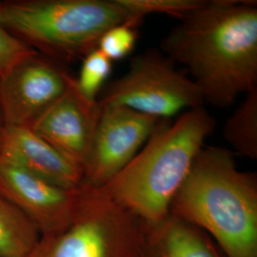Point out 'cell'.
Segmentation results:
<instances>
[{
  "mask_svg": "<svg viewBox=\"0 0 257 257\" xmlns=\"http://www.w3.org/2000/svg\"><path fill=\"white\" fill-rule=\"evenodd\" d=\"M223 136L241 156L257 158V88L246 97L227 120Z\"/></svg>",
  "mask_w": 257,
  "mask_h": 257,
  "instance_id": "14",
  "label": "cell"
},
{
  "mask_svg": "<svg viewBox=\"0 0 257 257\" xmlns=\"http://www.w3.org/2000/svg\"><path fill=\"white\" fill-rule=\"evenodd\" d=\"M138 27L139 25L128 22L110 28L102 36L97 49L111 62L127 57L137 45Z\"/></svg>",
  "mask_w": 257,
  "mask_h": 257,
  "instance_id": "17",
  "label": "cell"
},
{
  "mask_svg": "<svg viewBox=\"0 0 257 257\" xmlns=\"http://www.w3.org/2000/svg\"><path fill=\"white\" fill-rule=\"evenodd\" d=\"M101 113L98 101L86 100L73 77L64 93L30 128L85 170Z\"/></svg>",
  "mask_w": 257,
  "mask_h": 257,
  "instance_id": "10",
  "label": "cell"
},
{
  "mask_svg": "<svg viewBox=\"0 0 257 257\" xmlns=\"http://www.w3.org/2000/svg\"><path fill=\"white\" fill-rule=\"evenodd\" d=\"M160 51L187 68L204 103L229 107L257 88L256 2L207 1L179 20Z\"/></svg>",
  "mask_w": 257,
  "mask_h": 257,
  "instance_id": "1",
  "label": "cell"
},
{
  "mask_svg": "<svg viewBox=\"0 0 257 257\" xmlns=\"http://www.w3.org/2000/svg\"><path fill=\"white\" fill-rule=\"evenodd\" d=\"M73 76L39 53L0 78V108L4 126L30 127L68 88Z\"/></svg>",
  "mask_w": 257,
  "mask_h": 257,
  "instance_id": "8",
  "label": "cell"
},
{
  "mask_svg": "<svg viewBox=\"0 0 257 257\" xmlns=\"http://www.w3.org/2000/svg\"><path fill=\"white\" fill-rule=\"evenodd\" d=\"M170 214L211 233L228 257H257L256 176L227 149L200 150Z\"/></svg>",
  "mask_w": 257,
  "mask_h": 257,
  "instance_id": "2",
  "label": "cell"
},
{
  "mask_svg": "<svg viewBox=\"0 0 257 257\" xmlns=\"http://www.w3.org/2000/svg\"><path fill=\"white\" fill-rule=\"evenodd\" d=\"M160 120L123 106H101L83 186L101 188L110 182L138 155Z\"/></svg>",
  "mask_w": 257,
  "mask_h": 257,
  "instance_id": "7",
  "label": "cell"
},
{
  "mask_svg": "<svg viewBox=\"0 0 257 257\" xmlns=\"http://www.w3.org/2000/svg\"><path fill=\"white\" fill-rule=\"evenodd\" d=\"M4 127V122H3V117H2V112H1V108H0V132Z\"/></svg>",
  "mask_w": 257,
  "mask_h": 257,
  "instance_id": "19",
  "label": "cell"
},
{
  "mask_svg": "<svg viewBox=\"0 0 257 257\" xmlns=\"http://www.w3.org/2000/svg\"><path fill=\"white\" fill-rule=\"evenodd\" d=\"M101 106H123L158 119L203 107L192 78L159 49L136 55L126 74L107 83L98 96Z\"/></svg>",
  "mask_w": 257,
  "mask_h": 257,
  "instance_id": "6",
  "label": "cell"
},
{
  "mask_svg": "<svg viewBox=\"0 0 257 257\" xmlns=\"http://www.w3.org/2000/svg\"><path fill=\"white\" fill-rule=\"evenodd\" d=\"M120 4L131 14L144 19L148 15L159 14L185 19L194 11L203 7L205 0H118Z\"/></svg>",
  "mask_w": 257,
  "mask_h": 257,
  "instance_id": "16",
  "label": "cell"
},
{
  "mask_svg": "<svg viewBox=\"0 0 257 257\" xmlns=\"http://www.w3.org/2000/svg\"><path fill=\"white\" fill-rule=\"evenodd\" d=\"M215 124L204 107L184 111L175 122L160 120L138 155L102 190L145 225L161 223Z\"/></svg>",
  "mask_w": 257,
  "mask_h": 257,
  "instance_id": "3",
  "label": "cell"
},
{
  "mask_svg": "<svg viewBox=\"0 0 257 257\" xmlns=\"http://www.w3.org/2000/svg\"><path fill=\"white\" fill-rule=\"evenodd\" d=\"M10 33L55 60L71 61L96 49L102 36L122 23L141 24L118 0H27L1 3Z\"/></svg>",
  "mask_w": 257,
  "mask_h": 257,
  "instance_id": "4",
  "label": "cell"
},
{
  "mask_svg": "<svg viewBox=\"0 0 257 257\" xmlns=\"http://www.w3.org/2000/svg\"><path fill=\"white\" fill-rule=\"evenodd\" d=\"M146 227L101 188L82 186L73 220L41 235L29 257H138Z\"/></svg>",
  "mask_w": 257,
  "mask_h": 257,
  "instance_id": "5",
  "label": "cell"
},
{
  "mask_svg": "<svg viewBox=\"0 0 257 257\" xmlns=\"http://www.w3.org/2000/svg\"><path fill=\"white\" fill-rule=\"evenodd\" d=\"M145 227L138 257H219L200 229L172 214L159 224Z\"/></svg>",
  "mask_w": 257,
  "mask_h": 257,
  "instance_id": "12",
  "label": "cell"
},
{
  "mask_svg": "<svg viewBox=\"0 0 257 257\" xmlns=\"http://www.w3.org/2000/svg\"><path fill=\"white\" fill-rule=\"evenodd\" d=\"M0 194L36 224L41 235L63 230L73 220L82 187L69 190L0 160Z\"/></svg>",
  "mask_w": 257,
  "mask_h": 257,
  "instance_id": "9",
  "label": "cell"
},
{
  "mask_svg": "<svg viewBox=\"0 0 257 257\" xmlns=\"http://www.w3.org/2000/svg\"><path fill=\"white\" fill-rule=\"evenodd\" d=\"M0 160L65 189L77 190L83 186L82 168L30 127H3L0 132Z\"/></svg>",
  "mask_w": 257,
  "mask_h": 257,
  "instance_id": "11",
  "label": "cell"
},
{
  "mask_svg": "<svg viewBox=\"0 0 257 257\" xmlns=\"http://www.w3.org/2000/svg\"><path fill=\"white\" fill-rule=\"evenodd\" d=\"M112 69V62L96 48L83 57L79 75L75 78L77 90L90 102H96Z\"/></svg>",
  "mask_w": 257,
  "mask_h": 257,
  "instance_id": "15",
  "label": "cell"
},
{
  "mask_svg": "<svg viewBox=\"0 0 257 257\" xmlns=\"http://www.w3.org/2000/svg\"><path fill=\"white\" fill-rule=\"evenodd\" d=\"M1 5V3H0ZM38 52L14 36L0 21V78Z\"/></svg>",
  "mask_w": 257,
  "mask_h": 257,
  "instance_id": "18",
  "label": "cell"
},
{
  "mask_svg": "<svg viewBox=\"0 0 257 257\" xmlns=\"http://www.w3.org/2000/svg\"><path fill=\"white\" fill-rule=\"evenodd\" d=\"M40 237L34 221L0 194V257H29Z\"/></svg>",
  "mask_w": 257,
  "mask_h": 257,
  "instance_id": "13",
  "label": "cell"
}]
</instances>
